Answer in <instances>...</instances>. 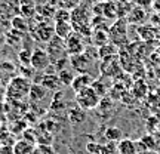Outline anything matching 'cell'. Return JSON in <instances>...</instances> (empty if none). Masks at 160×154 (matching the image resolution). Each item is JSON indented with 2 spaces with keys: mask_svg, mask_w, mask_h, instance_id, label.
Wrapping results in <instances>:
<instances>
[{
  "mask_svg": "<svg viewBox=\"0 0 160 154\" xmlns=\"http://www.w3.org/2000/svg\"><path fill=\"white\" fill-rule=\"evenodd\" d=\"M34 148L36 145L34 144L28 142V141H25V139H19L17 142L13 144V147H12V153L13 154H34Z\"/></svg>",
  "mask_w": 160,
  "mask_h": 154,
  "instance_id": "7c38bea8",
  "label": "cell"
},
{
  "mask_svg": "<svg viewBox=\"0 0 160 154\" xmlns=\"http://www.w3.org/2000/svg\"><path fill=\"white\" fill-rule=\"evenodd\" d=\"M101 154H119V150H117V142H111V141H108L107 144H104Z\"/></svg>",
  "mask_w": 160,
  "mask_h": 154,
  "instance_id": "f1b7e54d",
  "label": "cell"
},
{
  "mask_svg": "<svg viewBox=\"0 0 160 154\" xmlns=\"http://www.w3.org/2000/svg\"><path fill=\"white\" fill-rule=\"evenodd\" d=\"M53 36H55V27H52V25H48V24L42 22L36 27L34 37L39 42H42V43H48Z\"/></svg>",
  "mask_w": 160,
  "mask_h": 154,
  "instance_id": "ba28073f",
  "label": "cell"
},
{
  "mask_svg": "<svg viewBox=\"0 0 160 154\" xmlns=\"http://www.w3.org/2000/svg\"><path fill=\"white\" fill-rule=\"evenodd\" d=\"M64 108H65V102L62 101V92H58L51 104V110L57 111V110H64Z\"/></svg>",
  "mask_w": 160,
  "mask_h": 154,
  "instance_id": "d4e9b609",
  "label": "cell"
},
{
  "mask_svg": "<svg viewBox=\"0 0 160 154\" xmlns=\"http://www.w3.org/2000/svg\"><path fill=\"white\" fill-rule=\"evenodd\" d=\"M139 142L144 145V148L147 150V151H156L157 150V142H156V138L154 135H151V133H147V135H142L141 139H139Z\"/></svg>",
  "mask_w": 160,
  "mask_h": 154,
  "instance_id": "ffe728a7",
  "label": "cell"
},
{
  "mask_svg": "<svg viewBox=\"0 0 160 154\" xmlns=\"http://www.w3.org/2000/svg\"><path fill=\"white\" fill-rule=\"evenodd\" d=\"M119 3H132L133 0H117Z\"/></svg>",
  "mask_w": 160,
  "mask_h": 154,
  "instance_id": "e575fe53",
  "label": "cell"
},
{
  "mask_svg": "<svg viewBox=\"0 0 160 154\" xmlns=\"http://www.w3.org/2000/svg\"><path fill=\"white\" fill-rule=\"evenodd\" d=\"M39 83L45 87L46 91H57V89H59V87L62 86L58 74H53V73H46V74L40 79Z\"/></svg>",
  "mask_w": 160,
  "mask_h": 154,
  "instance_id": "8fae6325",
  "label": "cell"
},
{
  "mask_svg": "<svg viewBox=\"0 0 160 154\" xmlns=\"http://www.w3.org/2000/svg\"><path fill=\"white\" fill-rule=\"evenodd\" d=\"M68 62V59H65V58H59L57 62H55V68L58 70V71H61V70L65 68V64Z\"/></svg>",
  "mask_w": 160,
  "mask_h": 154,
  "instance_id": "836d02e7",
  "label": "cell"
},
{
  "mask_svg": "<svg viewBox=\"0 0 160 154\" xmlns=\"http://www.w3.org/2000/svg\"><path fill=\"white\" fill-rule=\"evenodd\" d=\"M58 77H59V80H61V83H62L64 86H71V83H73V80H74L76 76L71 70L64 68L58 73Z\"/></svg>",
  "mask_w": 160,
  "mask_h": 154,
  "instance_id": "7402d4cb",
  "label": "cell"
},
{
  "mask_svg": "<svg viewBox=\"0 0 160 154\" xmlns=\"http://www.w3.org/2000/svg\"><path fill=\"white\" fill-rule=\"evenodd\" d=\"M91 62H92V58L89 57V55H86L85 52H83V53H79V55L70 57V64H71L73 70L79 71L80 74L88 73V68H89Z\"/></svg>",
  "mask_w": 160,
  "mask_h": 154,
  "instance_id": "52a82bcc",
  "label": "cell"
},
{
  "mask_svg": "<svg viewBox=\"0 0 160 154\" xmlns=\"http://www.w3.org/2000/svg\"><path fill=\"white\" fill-rule=\"evenodd\" d=\"M71 33H73V25H71V22H68V21H57L55 36H58L59 39L65 40Z\"/></svg>",
  "mask_w": 160,
  "mask_h": 154,
  "instance_id": "5bb4252c",
  "label": "cell"
},
{
  "mask_svg": "<svg viewBox=\"0 0 160 154\" xmlns=\"http://www.w3.org/2000/svg\"><path fill=\"white\" fill-rule=\"evenodd\" d=\"M11 28H12V31H15V33L22 36L24 33L28 31V24H27V21L22 17H15V18H12V21H11Z\"/></svg>",
  "mask_w": 160,
  "mask_h": 154,
  "instance_id": "e0dca14e",
  "label": "cell"
},
{
  "mask_svg": "<svg viewBox=\"0 0 160 154\" xmlns=\"http://www.w3.org/2000/svg\"><path fill=\"white\" fill-rule=\"evenodd\" d=\"M91 87L97 92L101 98H102L104 95L107 93V91H108V89H107V86H105V83H102V80H93V83H92Z\"/></svg>",
  "mask_w": 160,
  "mask_h": 154,
  "instance_id": "4316f807",
  "label": "cell"
},
{
  "mask_svg": "<svg viewBox=\"0 0 160 154\" xmlns=\"http://www.w3.org/2000/svg\"><path fill=\"white\" fill-rule=\"evenodd\" d=\"M108 39H110L108 31L101 30V28L95 30V31H93V34H92V40H93V43H95L98 47H101V46H104V45H107V43H108Z\"/></svg>",
  "mask_w": 160,
  "mask_h": 154,
  "instance_id": "ac0fdd59",
  "label": "cell"
},
{
  "mask_svg": "<svg viewBox=\"0 0 160 154\" xmlns=\"http://www.w3.org/2000/svg\"><path fill=\"white\" fill-rule=\"evenodd\" d=\"M104 137L107 141H111V142H119L120 139H123V133H122V129L119 127H107L105 132H104Z\"/></svg>",
  "mask_w": 160,
  "mask_h": 154,
  "instance_id": "d6986e66",
  "label": "cell"
},
{
  "mask_svg": "<svg viewBox=\"0 0 160 154\" xmlns=\"http://www.w3.org/2000/svg\"><path fill=\"white\" fill-rule=\"evenodd\" d=\"M0 34H2V27H0Z\"/></svg>",
  "mask_w": 160,
  "mask_h": 154,
  "instance_id": "d590c367",
  "label": "cell"
},
{
  "mask_svg": "<svg viewBox=\"0 0 160 154\" xmlns=\"http://www.w3.org/2000/svg\"><path fill=\"white\" fill-rule=\"evenodd\" d=\"M99 102H101V97L92 87H86L79 93H76V104L85 111L95 110L99 105Z\"/></svg>",
  "mask_w": 160,
  "mask_h": 154,
  "instance_id": "7a4b0ae2",
  "label": "cell"
},
{
  "mask_svg": "<svg viewBox=\"0 0 160 154\" xmlns=\"http://www.w3.org/2000/svg\"><path fill=\"white\" fill-rule=\"evenodd\" d=\"M57 21H68V22H71V13L67 11H59L57 13Z\"/></svg>",
  "mask_w": 160,
  "mask_h": 154,
  "instance_id": "1f68e13d",
  "label": "cell"
},
{
  "mask_svg": "<svg viewBox=\"0 0 160 154\" xmlns=\"http://www.w3.org/2000/svg\"><path fill=\"white\" fill-rule=\"evenodd\" d=\"M51 58L48 55V52L45 49H40V47H36L33 53H31V67L36 71H42V70H46L49 65H51Z\"/></svg>",
  "mask_w": 160,
  "mask_h": 154,
  "instance_id": "8992f818",
  "label": "cell"
},
{
  "mask_svg": "<svg viewBox=\"0 0 160 154\" xmlns=\"http://www.w3.org/2000/svg\"><path fill=\"white\" fill-rule=\"evenodd\" d=\"M65 51L70 57L73 55H79V53H83L86 51V46L82 40V34L79 33H71V34L65 39Z\"/></svg>",
  "mask_w": 160,
  "mask_h": 154,
  "instance_id": "277c9868",
  "label": "cell"
},
{
  "mask_svg": "<svg viewBox=\"0 0 160 154\" xmlns=\"http://www.w3.org/2000/svg\"><path fill=\"white\" fill-rule=\"evenodd\" d=\"M68 120L70 123H73V125H80V123H83L86 120V111L80 108L79 105L71 107L68 110Z\"/></svg>",
  "mask_w": 160,
  "mask_h": 154,
  "instance_id": "9a60e30c",
  "label": "cell"
},
{
  "mask_svg": "<svg viewBox=\"0 0 160 154\" xmlns=\"http://www.w3.org/2000/svg\"><path fill=\"white\" fill-rule=\"evenodd\" d=\"M28 97L31 101L34 102H39L42 99H45L46 97V89L40 83H31V87H30V92H28Z\"/></svg>",
  "mask_w": 160,
  "mask_h": 154,
  "instance_id": "2e32d148",
  "label": "cell"
},
{
  "mask_svg": "<svg viewBox=\"0 0 160 154\" xmlns=\"http://www.w3.org/2000/svg\"><path fill=\"white\" fill-rule=\"evenodd\" d=\"M86 151L89 154H101L102 145L99 142H88L86 144Z\"/></svg>",
  "mask_w": 160,
  "mask_h": 154,
  "instance_id": "f546056e",
  "label": "cell"
},
{
  "mask_svg": "<svg viewBox=\"0 0 160 154\" xmlns=\"http://www.w3.org/2000/svg\"><path fill=\"white\" fill-rule=\"evenodd\" d=\"M34 154H55L53 148L51 145H43V144H37L34 148Z\"/></svg>",
  "mask_w": 160,
  "mask_h": 154,
  "instance_id": "4dcf8cb0",
  "label": "cell"
},
{
  "mask_svg": "<svg viewBox=\"0 0 160 154\" xmlns=\"http://www.w3.org/2000/svg\"><path fill=\"white\" fill-rule=\"evenodd\" d=\"M119 154H137V141L131 138H123L117 142Z\"/></svg>",
  "mask_w": 160,
  "mask_h": 154,
  "instance_id": "4fadbf2b",
  "label": "cell"
},
{
  "mask_svg": "<svg viewBox=\"0 0 160 154\" xmlns=\"http://www.w3.org/2000/svg\"><path fill=\"white\" fill-rule=\"evenodd\" d=\"M147 85L144 83V82H137V83H133V86H132V93H133V97L135 98H144L145 95H147Z\"/></svg>",
  "mask_w": 160,
  "mask_h": 154,
  "instance_id": "cb8c5ba5",
  "label": "cell"
},
{
  "mask_svg": "<svg viewBox=\"0 0 160 154\" xmlns=\"http://www.w3.org/2000/svg\"><path fill=\"white\" fill-rule=\"evenodd\" d=\"M128 24H135V25H142L145 21H147V9H142V7H138V6H133L131 9V12L128 13Z\"/></svg>",
  "mask_w": 160,
  "mask_h": 154,
  "instance_id": "9c48e42d",
  "label": "cell"
},
{
  "mask_svg": "<svg viewBox=\"0 0 160 154\" xmlns=\"http://www.w3.org/2000/svg\"><path fill=\"white\" fill-rule=\"evenodd\" d=\"M64 51H65V40L59 39L58 36H53L46 43V52H48L52 62H57V59L62 55Z\"/></svg>",
  "mask_w": 160,
  "mask_h": 154,
  "instance_id": "5b68a950",
  "label": "cell"
},
{
  "mask_svg": "<svg viewBox=\"0 0 160 154\" xmlns=\"http://www.w3.org/2000/svg\"><path fill=\"white\" fill-rule=\"evenodd\" d=\"M132 3H135V6L138 7H142V9H147L153 5V0H133Z\"/></svg>",
  "mask_w": 160,
  "mask_h": 154,
  "instance_id": "d6a6232c",
  "label": "cell"
},
{
  "mask_svg": "<svg viewBox=\"0 0 160 154\" xmlns=\"http://www.w3.org/2000/svg\"><path fill=\"white\" fill-rule=\"evenodd\" d=\"M139 34H141V37H142L144 40H150V39H153L154 36H157L156 34V30L154 28H151V27H139Z\"/></svg>",
  "mask_w": 160,
  "mask_h": 154,
  "instance_id": "83f0119b",
  "label": "cell"
},
{
  "mask_svg": "<svg viewBox=\"0 0 160 154\" xmlns=\"http://www.w3.org/2000/svg\"><path fill=\"white\" fill-rule=\"evenodd\" d=\"M110 39L113 40L114 45H122L126 43V34H128V19L125 18H117L116 21L108 30Z\"/></svg>",
  "mask_w": 160,
  "mask_h": 154,
  "instance_id": "3957f363",
  "label": "cell"
},
{
  "mask_svg": "<svg viewBox=\"0 0 160 154\" xmlns=\"http://www.w3.org/2000/svg\"><path fill=\"white\" fill-rule=\"evenodd\" d=\"M31 53H33V51H30V49H22L19 52L18 58H19V61H21L22 65H25V67L31 65Z\"/></svg>",
  "mask_w": 160,
  "mask_h": 154,
  "instance_id": "484cf974",
  "label": "cell"
},
{
  "mask_svg": "<svg viewBox=\"0 0 160 154\" xmlns=\"http://www.w3.org/2000/svg\"><path fill=\"white\" fill-rule=\"evenodd\" d=\"M117 53V49H116L114 45H104L101 47H98V57L101 59H105V58H111V57H116Z\"/></svg>",
  "mask_w": 160,
  "mask_h": 154,
  "instance_id": "44dd1931",
  "label": "cell"
},
{
  "mask_svg": "<svg viewBox=\"0 0 160 154\" xmlns=\"http://www.w3.org/2000/svg\"><path fill=\"white\" fill-rule=\"evenodd\" d=\"M31 87V82L30 79L24 77V76H18L9 82L8 86V97L11 99H22L24 97H27Z\"/></svg>",
  "mask_w": 160,
  "mask_h": 154,
  "instance_id": "6da1fadb",
  "label": "cell"
},
{
  "mask_svg": "<svg viewBox=\"0 0 160 154\" xmlns=\"http://www.w3.org/2000/svg\"><path fill=\"white\" fill-rule=\"evenodd\" d=\"M92 83H93V77L88 73H83V74L76 76L73 83H71V89L74 91V93H79L80 91H83L86 87H91Z\"/></svg>",
  "mask_w": 160,
  "mask_h": 154,
  "instance_id": "30bf717a",
  "label": "cell"
},
{
  "mask_svg": "<svg viewBox=\"0 0 160 154\" xmlns=\"http://www.w3.org/2000/svg\"><path fill=\"white\" fill-rule=\"evenodd\" d=\"M104 18H116L117 17V3L114 2H104Z\"/></svg>",
  "mask_w": 160,
  "mask_h": 154,
  "instance_id": "603a6c76",
  "label": "cell"
}]
</instances>
